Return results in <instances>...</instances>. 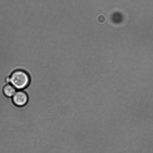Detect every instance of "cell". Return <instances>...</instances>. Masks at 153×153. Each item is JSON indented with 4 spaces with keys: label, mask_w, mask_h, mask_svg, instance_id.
Listing matches in <instances>:
<instances>
[{
    "label": "cell",
    "mask_w": 153,
    "mask_h": 153,
    "mask_svg": "<svg viewBox=\"0 0 153 153\" xmlns=\"http://www.w3.org/2000/svg\"><path fill=\"white\" fill-rule=\"evenodd\" d=\"M10 84L17 91L23 90L28 86L31 82L29 74L25 70H15L10 76Z\"/></svg>",
    "instance_id": "obj_1"
},
{
    "label": "cell",
    "mask_w": 153,
    "mask_h": 153,
    "mask_svg": "<svg viewBox=\"0 0 153 153\" xmlns=\"http://www.w3.org/2000/svg\"><path fill=\"white\" fill-rule=\"evenodd\" d=\"M13 103L16 105L22 106L25 105L28 101V97L26 93L22 90L16 91L12 97Z\"/></svg>",
    "instance_id": "obj_2"
},
{
    "label": "cell",
    "mask_w": 153,
    "mask_h": 153,
    "mask_svg": "<svg viewBox=\"0 0 153 153\" xmlns=\"http://www.w3.org/2000/svg\"><path fill=\"white\" fill-rule=\"evenodd\" d=\"M17 90L10 84H7L3 88V92L6 97H12L14 95Z\"/></svg>",
    "instance_id": "obj_3"
},
{
    "label": "cell",
    "mask_w": 153,
    "mask_h": 153,
    "mask_svg": "<svg viewBox=\"0 0 153 153\" xmlns=\"http://www.w3.org/2000/svg\"><path fill=\"white\" fill-rule=\"evenodd\" d=\"M123 16L121 13L119 12L114 13L112 16V20L114 23L118 24L122 22Z\"/></svg>",
    "instance_id": "obj_4"
}]
</instances>
